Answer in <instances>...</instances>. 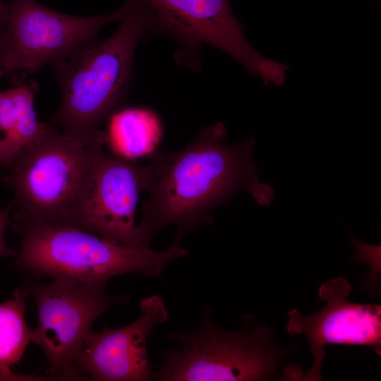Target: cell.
<instances>
[{
	"mask_svg": "<svg viewBox=\"0 0 381 381\" xmlns=\"http://www.w3.org/2000/svg\"><path fill=\"white\" fill-rule=\"evenodd\" d=\"M224 126L216 123L201 130L183 148L153 154L146 168L149 197L138 224L145 241L164 228L176 226L172 243L213 220V210L239 190H247L264 206L274 198L272 188L260 183L253 159L255 138L235 144L224 143Z\"/></svg>",
	"mask_w": 381,
	"mask_h": 381,
	"instance_id": "6da1fadb",
	"label": "cell"
},
{
	"mask_svg": "<svg viewBox=\"0 0 381 381\" xmlns=\"http://www.w3.org/2000/svg\"><path fill=\"white\" fill-rule=\"evenodd\" d=\"M138 0L97 16H75L53 11L35 0L6 3L0 33V66L18 78L52 66L82 45L96 40L105 25L120 20Z\"/></svg>",
	"mask_w": 381,
	"mask_h": 381,
	"instance_id": "8992f818",
	"label": "cell"
},
{
	"mask_svg": "<svg viewBox=\"0 0 381 381\" xmlns=\"http://www.w3.org/2000/svg\"><path fill=\"white\" fill-rule=\"evenodd\" d=\"M145 188V164L112 155L102 147L68 205L54 222L121 245L150 247L135 223L139 195Z\"/></svg>",
	"mask_w": 381,
	"mask_h": 381,
	"instance_id": "ba28073f",
	"label": "cell"
},
{
	"mask_svg": "<svg viewBox=\"0 0 381 381\" xmlns=\"http://www.w3.org/2000/svg\"><path fill=\"white\" fill-rule=\"evenodd\" d=\"M28 291L16 289L13 296L0 303V378H15L10 370L23 356L31 341L32 328L25 320Z\"/></svg>",
	"mask_w": 381,
	"mask_h": 381,
	"instance_id": "5bb4252c",
	"label": "cell"
},
{
	"mask_svg": "<svg viewBox=\"0 0 381 381\" xmlns=\"http://www.w3.org/2000/svg\"><path fill=\"white\" fill-rule=\"evenodd\" d=\"M140 315L133 322L87 334L74 362L76 380L147 381L152 380L147 341L157 325L167 322L169 312L157 295L143 298Z\"/></svg>",
	"mask_w": 381,
	"mask_h": 381,
	"instance_id": "8fae6325",
	"label": "cell"
},
{
	"mask_svg": "<svg viewBox=\"0 0 381 381\" xmlns=\"http://www.w3.org/2000/svg\"><path fill=\"white\" fill-rule=\"evenodd\" d=\"M154 16V28L196 46L208 44L238 61L265 84L281 85L289 66L270 59L246 40L229 0H146Z\"/></svg>",
	"mask_w": 381,
	"mask_h": 381,
	"instance_id": "9c48e42d",
	"label": "cell"
},
{
	"mask_svg": "<svg viewBox=\"0 0 381 381\" xmlns=\"http://www.w3.org/2000/svg\"><path fill=\"white\" fill-rule=\"evenodd\" d=\"M5 4H6V2H4V0H0V33H1L2 19H3L4 8H5ZM0 60H1V44H0Z\"/></svg>",
	"mask_w": 381,
	"mask_h": 381,
	"instance_id": "2e32d148",
	"label": "cell"
},
{
	"mask_svg": "<svg viewBox=\"0 0 381 381\" xmlns=\"http://www.w3.org/2000/svg\"><path fill=\"white\" fill-rule=\"evenodd\" d=\"M109 120L110 143L127 155L138 156L148 152L155 147L162 135L157 116L145 109L117 111Z\"/></svg>",
	"mask_w": 381,
	"mask_h": 381,
	"instance_id": "4fadbf2b",
	"label": "cell"
},
{
	"mask_svg": "<svg viewBox=\"0 0 381 381\" xmlns=\"http://www.w3.org/2000/svg\"><path fill=\"white\" fill-rule=\"evenodd\" d=\"M107 283L52 279L25 284L38 313L31 341L44 351L50 377L76 380L74 362L94 322L113 304L128 301V296L107 294Z\"/></svg>",
	"mask_w": 381,
	"mask_h": 381,
	"instance_id": "52a82bcc",
	"label": "cell"
},
{
	"mask_svg": "<svg viewBox=\"0 0 381 381\" xmlns=\"http://www.w3.org/2000/svg\"><path fill=\"white\" fill-rule=\"evenodd\" d=\"M351 290L345 278L329 279L318 290L319 297L326 302L322 309L310 315H303L296 309L288 313V333L306 336L313 363L305 373L298 367L286 368L287 380H322L325 346L329 344L373 347L380 355L381 306L349 301Z\"/></svg>",
	"mask_w": 381,
	"mask_h": 381,
	"instance_id": "30bf717a",
	"label": "cell"
},
{
	"mask_svg": "<svg viewBox=\"0 0 381 381\" xmlns=\"http://www.w3.org/2000/svg\"><path fill=\"white\" fill-rule=\"evenodd\" d=\"M213 313L205 307L198 329H180L169 336L180 346L163 351L152 380L250 381L274 376L291 349L275 345L272 329L265 323L257 325L253 315H243L240 327L231 331L220 327Z\"/></svg>",
	"mask_w": 381,
	"mask_h": 381,
	"instance_id": "277c9868",
	"label": "cell"
},
{
	"mask_svg": "<svg viewBox=\"0 0 381 381\" xmlns=\"http://www.w3.org/2000/svg\"><path fill=\"white\" fill-rule=\"evenodd\" d=\"M21 236L15 265L39 277L105 281L125 274L159 276L188 254L180 246L162 251L121 245L87 231L43 219L10 217Z\"/></svg>",
	"mask_w": 381,
	"mask_h": 381,
	"instance_id": "3957f363",
	"label": "cell"
},
{
	"mask_svg": "<svg viewBox=\"0 0 381 381\" xmlns=\"http://www.w3.org/2000/svg\"><path fill=\"white\" fill-rule=\"evenodd\" d=\"M37 85L20 84L0 92V164L10 167L19 152L38 139L48 123L37 120Z\"/></svg>",
	"mask_w": 381,
	"mask_h": 381,
	"instance_id": "7c38bea8",
	"label": "cell"
},
{
	"mask_svg": "<svg viewBox=\"0 0 381 381\" xmlns=\"http://www.w3.org/2000/svg\"><path fill=\"white\" fill-rule=\"evenodd\" d=\"M104 140L85 142L48 122L44 133L19 152L4 177L14 194L17 210L13 216L56 222L104 147Z\"/></svg>",
	"mask_w": 381,
	"mask_h": 381,
	"instance_id": "5b68a950",
	"label": "cell"
},
{
	"mask_svg": "<svg viewBox=\"0 0 381 381\" xmlns=\"http://www.w3.org/2000/svg\"><path fill=\"white\" fill-rule=\"evenodd\" d=\"M5 75V73L2 68L0 66V78L3 77Z\"/></svg>",
	"mask_w": 381,
	"mask_h": 381,
	"instance_id": "e0dca14e",
	"label": "cell"
},
{
	"mask_svg": "<svg viewBox=\"0 0 381 381\" xmlns=\"http://www.w3.org/2000/svg\"><path fill=\"white\" fill-rule=\"evenodd\" d=\"M154 25L147 1L138 0L111 36L89 42L53 65L61 100L49 122L85 142L103 139L99 128L125 99L132 80L136 47Z\"/></svg>",
	"mask_w": 381,
	"mask_h": 381,
	"instance_id": "7a4b0ae2",
	"label": "cell"
},
{
	"mask_svg": "<svg viewBox=\"0 0 381 381\" xmlns=\"http://www.w3.org/2000/svg\"><path fill=\"white\" fill-rule=\"evenodd\" d=\"M11 206L0 210V257H8L16 255V252L9 248L4 240L6 228L10 224Z\"/></svg>",
	"mask_w": 381,
	"mask_h": 381,
	"instance_id": "9a60e30c",
	"label": "cell"
}]
</instances>
